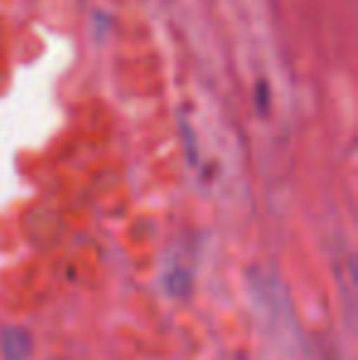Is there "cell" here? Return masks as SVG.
<instances>
[{
    "label": "cell",
    "mask_w": 358,
    "mask_h": 360,
    "mask_svg": "<svg viewBox=\"0 0 358 360\" xmlns=\"http://www.w3.org/2000/svg\"><path fill=\"white\" fill-rule=\"evenodd\" d=\"M255 91H258V105H260V110H268V105H270V94H268V81L265 79H260L258 81V86H255Z\"/></svg>",
    "instance_id": "6da1fadb"
}]
</instances>
